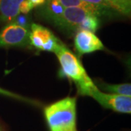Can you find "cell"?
Wrapping results in <instances>:
<instances>
[{"label": "cell", "mask_w": 131, "mask_h": 131, "mask_svg": "<svg viewBox=\"0 0 131 131\" xmlns=\"http://www.w3.org/2000/svg\"><path fill=\"white\" fill-rule=\"evenodd\" d=\"M90 96L97 101L104 108L112 109L117 112L130 114V96L114 93H104L100 91L98 88L91 92Z\"/></svg>", "instance_id": "5"}, {"label": "cell", "mask_w": 131, "mask_h": 131, "mask_svg": "<svg viewBox=\"0 0 131 131\" xmlns=\"http://www.w3.org/2000/svg\"><path fill=\"white\" fill-rule=\"evenodd\" d=\"M90 14L92 13L80 8L66 7L63 14L52 24L67 31H79L82 21Z\"/></svg>", "instance_id": "6"}, {"label": "cell", "mask_w": 131, "mask_h": 131, "mask_svg": "<svg viewBox=\"0 0 131 131\" xmlns=\"http://www.w3.org/2000/svg\"><path fill=\"white\" fill-rule=\"evenodd\" d=\"M24 0H0V20L7 24L14 22L20 13L19 7Z\"/></svg>", "instance_id": "9"}, {"label": "cell", "mask_w": 131, "mask_h": 131, "mask_svg": "<svg viewBox=\"0 0 131 131\" xmlns=\"http://www.w3.org/2000/svg\"><path fill=\"white\" fill-rule=\"evenodd\" d=\"M77 98H63L45 108L50 131H78L76 114Z\"/></svg>", "instance_id": "2"}, {"label": "cell", "mask_w": 131, "mask_h": 131, "mask_svg": "<svg viewBox=\"0 0 131 131\" xmlns=\"http://www.w3.org/2000/svg\"><path fill=\"white\" fill-rule=\"evenodd\" d=\"M0 131H1V130H0Z\"/></svg>", "instance_id": "18"}, {"label": "cell", "mask_w": 131, "mask_h": 131, "mask_svg": "<svg viewBox=\"0 0 131 131\" xmlns=\"http://www.w3.org/2000/svg\"><path fill=\"white\" fill-rule=\"evenodd\" d=\"M64 7H77L84 9L96 16L108 15L112 14L113 9L102 6L93 5L83 0H58Z\"/></svg>", "instance_id": "8"}, {"label": "cell", "mask_w": 131, "mask_h": 131, "mask_svg": "<svg viewBox=\"0 0 131 131\" xmlns=\"http://www.w3.org/2000/svg\"><path fill=\"white\" fill-rule=\"evenodd\" d=\"M100 26V20L98 16L90 14L87 16L80 26V30H86L91 32H95Z\"/></svg>", "instance_id": "13"}, {"label": "cell", "mask_w": 131, "mask_h": 131, "mask_svg": "<svg viewBox=\"0 0 131 131\" xmlns=\"http://www.w3.org/2000/svg\"><path fill=\"white\" fill-rule=\"evenodd\" d=\"M29 41L38 50L52 52H55L63 44L48 28L37 24L31 26Z\"/></svg>", "instance_id": "4"}, {"label": "cell", "mask_w": 131, "mask_h": 131, "mask_svg": "<svg viewBox=\"0 0 131 131\" xmlns=\"http://www.w3.org/2000/svg\"><path fill=\"white\" fill-rule=\"evenodd\" d=\"M0 94L5 95H6V96H8V97H10V98L18 99V100L23 101H25V102L36 103V102H34V101L31 100V99H28V98L22 97V96H20V95H17V94L13 93H12V92H9V91H8V90H6L2 89V88H0Z\"/></svg>", "instance_id": "14"}, {"label": "cell", "mask_w": 131, "mask_h": 131, "mask_svg": "<svg viewBox=\"0 0 131 131\" xmlns=\"http://www.w3.org/2000/svg\"><path fill=\"white\" fill-rule=\"evenodd\" d=\"M30 31L15 21L7 24L0 31V47H24L30 43Z\"/></svg>", "instance_id": "3"}, {"label": "cell", "mask_w": 131, "mask_h": 131, "mask_svg": "<svg viewBox=\"0 0 131 131\" xmlns=\"http://www.w3.org/2000/svg\"><path fill=\"white\" fill-rule=\"evenodd\" d=\"M77 31L74 38V45L80 55L104 50L105 47L102 42L94 33L86 30Z\"/></svg>", "instance_id": "7"}, {"label": "cell", "mask_w": 131, "mask_h": 131, "mask_svg": "<svg viewBox=\"0 0 131 131\" xmlns=\"http://www.w3.org/2000/svg\"><path fill=\"white\" fill-rule=\"evenodd\" d=\"M42 6L40 7L41 14L52 23L63 14L66 8L58 0H46Z\"/></svg>", "instance_id": "10"}, {"label": "cell", "mask_w": 131, "mask_h": 131, "mask_svg": "<svg viewBox=\"0 0 131 131\" xmlns=\"http://www.w3.org/2000/svg\"><path fill=\"white\" fill-rule=\"evenodd\" d=\"M114 10L129 15L131 11V0H107Z\"/></svg>", "instance_id": "12"}, {"label": "cell", "mask_w": 131, "mask_h": 131, "mask_svg": "<svg viewBox=\"0 0 131 131\" xmlns=\"http://www.w3.org/2000/svg\"><path fill=\"white\" fill-rule=\"evenodd\" d=\"M54 53L60 62L64 74L75 82L78 93L82 95L90 96L91 92L97 87L88 75L79 59L63 44Z\"/></svg>", "instance_id": "1"}, {"label": "cell", "mask_w": 131, "mask_h": 131, "mask_svg": "<svg viewBox=\"0 0 131 131\" xmlns=\"http://www.w3.org/2000/svg\"><path fill=\"white\" fill-rule=\"evenodd\" d=\"M29 2L31 3L34 7H40L44 5L46 0H29Z\"/></svg>", "instance_id": "17"}, {"label": "cell", "mask_w": 131, "mask_h": 131, "mask_svg": "<svg viewBox=\"0 0 131 131\" xmlns=\"http://www.w3.org/2000/svg\"><path fill=\"white\" fill-rule=\"evenodd\" d=\"M99 86L104 90L118 95H122L126 96L131 95V84H100Z\"/></svg>", "instance_id": "11"}, {"label": "cell", "mask_w": 131, "mask_h": 131, "mask_svg": "<svg viewBox=\"0 0 131 131\" xmlns=\"http://www.w3.org/2000/svg\"><path fill=\"white\" fill-rule=\"evenodd\" d=\"M83 1L91 3V4H93V5H99V6H102V7H104L113 9L112 8V6L110 5V3L108 2L107 0H83Z\"/></svg>", "instance_id": "16"}, {"label": "cell", "mask_w": 131, "mask_h": 131, "mask_svg": "<svg viewBox=\"0 0 131 131\" xmlns=\"http://www.w3.org/2000/svg\"><path fill=\"white\" fill-rule=\"evenodd\" d=\"M34 8L31 3L29 2V0H24L19 7V11L20 13L24 14H28V13Z\"/></svg>", "instance_id": "15"}]
</instances>
